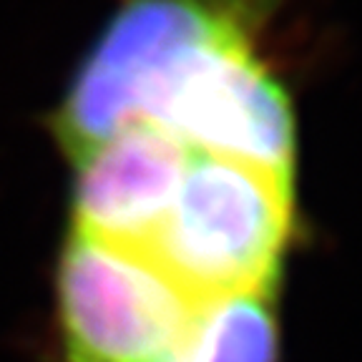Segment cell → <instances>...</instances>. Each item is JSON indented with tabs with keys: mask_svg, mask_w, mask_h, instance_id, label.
I'll return each mask as SVG.
<instances>
[{
	"mask_svg": "<svg viewBox=\"0 0 362 362\" xmlns=\"http://www.w3.org/2000/svg\"><path fill=\"white\" fill-rule=\"evenodd\" d=\"M292 224V174L192 151L179 192L141 255L192 305L274 294Z\"/></svg>",
	"mask_w": 362,
	"mask_h": 362,
	"instance_id": "obj_1",
	"label": "cell"
},
{
	"mask_svg": "<svg viewBox=\"0 0 362 362\" xmlns=\"http://www.w3.org/2000/svg\"><path fill=\"white\" fill-rule=\"evenodd\" d=\"M164 362H279L274 294H232L197 305Z\"/></svg>",
	"mask_w": 362,
	"mask_h": 362,
	"instance_id": "obj_6",
	"label": "cell"
},
{
	"mask_svg": "<svg viewBox=\"0 0 362 362\" xmlns=\"http://www.w3.org/2000/svg\"><path fill=\"white\" fill-rule=\"evenodd\" d=\"M244 0H126L86 56L53 131L71 161L136 126L148 81L189 53L247 35Z\"/></svg>",
	"mask_w": 362,
	"mask_h": 362,
	"instance_id": "obj_2",
	"label": "cell"
},
{
	"mask_svg": "<svg viewBox=\"0 0 362 362\" xmlns=\"http://www.w3.org/2000/svg\"><path fill=\"white\" fill-rule=\"evenodd\" d=\"M192 148L139 124L76 158L74 229L144 252L174 202Z\"/></svg>",
	"mask_w": 362,
	"mask_h": 362,
	"instance_id": "obj_5",
	"label": "cell"
},
{
	"mask_svg": "<svg viewBox=\"0 0 362 362\" xmlns=\"http://www.w3.org/2000/svg\"><path fill=\"white\" fill-rule=\"evenodd\" d=\"M194 307L141 252L68 234L58 264L66 362H164Z\"/></svg>",
	"mask_w": 362,
	"mask_h": 362,
	"instance_id": "obj_4",
	"label": "cell"
},
{
	"mask_svg": "<svg viewBox=\"0 0 362 362\" xmlns=\"http://www.w3.org/2000/svg\"><path fill=\"white\" fill-rule=\"evenodd\" d=\"M139 124L192 151L292 174V111L247 35L204 45L148 81L136 101Z\"/></svg>",
	"mask_w": 362,
	"mask_h": 362,
	"instance_id": "obj_3",
	"label": "cell"
}]
</instances>
